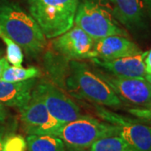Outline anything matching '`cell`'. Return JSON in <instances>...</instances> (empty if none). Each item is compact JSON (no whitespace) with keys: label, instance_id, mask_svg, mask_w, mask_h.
Segmentation results:
<instances>
[{"label":"cell","instance_id":"obj_15","mask_svg":"<svg viewBox=\"0 0 151 151\" xmlns=\"http://www.w3.org/2000/svg\"><path fill=\"white\" fill-rule=\"evenodd\" d=\"M45 66L48 75L56 86L67 92L70 81V60L60 55L57 53L47 52L44 56Z\"/></svg>","mask_w":151,"mask_h":151},{"label":"cell","instance_id":"obj_26","mask_svg":"<svg viewBox=\"0 0 151 151\" xmlns=\"http://www.w3.org/2000/svg\"><path fill=\"white\" fill-rule=\"evenodd\" d=\"M4 134H5L4 129L2 128V127H0V151H2V150H3L4 143V140H5Z\"/></svg>","mask_w":151,"mask_h":151},{"label":"cell","instance_id":"obj_2","mask_svg":"<svg viewBox=\"0 0 151 151\" xmlns=\"http://www.w3.org/2000/svg\"><path fill=\"white\" fill-rule=\"evenodd\" d=\"M29 14L46 39H54L74 25L80 0H25Z\"/></svg>","mask_w":151,"mask_h":151},{"label":"cell","instance_id":"obj_27","mask_svg":"<svg viewBox=\"0 0 151 151\" xmlns=\"http://www.w3.org/2000/svg\"><path fill=\"white\" fill-rule=\"evenodd\" d=\"M144 78H145L146 81H148V82L150 84V86H151V73H150V72H146V74Z\"/></svg>","mask_w":151,"mask_h":151},{"label":"cell","instance_id":"obj_28","mask_svg":"<svg viewBox=\"0 0 151 151\" xmlns=\"http://www.w3.org/2000/svg\"><path fill=\"white\" fill-rule=\"evenodd\" d=\"M3 56V52H2V50H0V57H2Z\"/></svg>","mask_w":151,"mask_h":151},{"label":"cell","instance_id":"obj_20","mask_svg":"<svg viewBox=\"0 0 151 151\" xmlns=\"http://www.w3.org/2000/svg\"><path fill=\"white\" fill-rule=\"evenodd\" d=\"M27 143L21 135H11L6 138L2 151H25Z\"/></svg>","mask_w":151,"mask_h":151},{"label":"cell","instance_id":"obj_22","mask_svg":"<svg viewBox=\"0 0 151 151\" xmlns=\"http://www.w3.org/2000/svg\"><path fill=\"white\" fill-rule=\"evenodd\" d=\"M9 63L8 62V60L6 59V57H0V76H2L3 72L5 70V69L7 67H9Z\"/></svg>","mask_w":151,"mask_h":151},{"label":"cell","instance_id":"obj_1","mask_svg":"<svg viewBox=\"0 0 151 151\" xmlns=\"http://www.w3.org/2000/svg\"><path fill=\"white\" fill-rule=\"evenodd\" d=\"M0 30L32 57L40 55L47 45L46 38L33 17L9 0L0 1Z\"/></svg>","mask_w":151,"mask_h":151},{"label":"cell","instance_id":"obj_14","mask_svg":"<svg viewBox=\"0 0 151 151\" xmlns=\"http://www.w3.org/2000/svg\"><path fill=\"white\" fill-rule=\"evenodd\" d=\"M36 82V78L19 82L0 80V103L19 110L30 100Z\"/></svg>","mask_w":151,"mask_h":151},{"label":"cell","instance_id":"obj_3","mask_svg":"<svg viewBox=\"0 0 151 151\" xmlns=\"http://www.w3.org/2000/svg\"><path fill=\"white\" fill-rule=\"evenodd\" d=\"M74 24L95 40L112 35H129L113 17L109 0H80Z\"/></svg>","mask_w":151,"mask_h":151},{"label":"cell","instance_id":"obj_25","mask_svg":"<svg viewBox=\"0 0 151 151\" xmlns=\"http://www.w3.org/2000/svg\"><path fill=\"white\" fill-rule=\"evenodd\" d=\"M7 118V112L3 104L0 103V122H4Z\"/></svg>","mask_w":151,"mask_h":151},{"label":"cell","instance_id":"obj_12","mask_svg":"<svg viewBox=\"0 0 151 151\" xmlns=\"http://www.w3.org/2000/svg\"><path fill=\"white\" fill-rule=\"evenodd\" d=\"M147 51L119 59L101 60L92 58L94 65L110 75L124 78H144L146 74L145 57Z\"/></svg>","mask_w":151,"mask_h":151},{"label":"cell","instance_id":"obj_21","mask_svg":"<svg viewBox=\"0 0 151 151\" xmlns=\"http://www.w3.org/2000/svg\"><path fill=\"white\" fill-rule=\"evenodd\" d=\"M127 112L140 121L151 124V103L144 107L128 108Z\"/></svg>","mask_w":151,"mask_h":151},{"label":"cell","instance_id":"obj_24","mask_svg":"<svg viewBox=\"0 0 151 151\" xmlns=\"http://www.w3.org/2000/svg\"><path fill=\"white\" fill-rule=\"evenodd\" d=\"M142 2L145 6L146 14L151 20V0H142Z\"/></svg>","mask_w":151,"mask_h":151},{"label":"cell","instance_id":"obj_19","mask_svg":"<svg viewBox=\"0 0 151 151\" xmlns=\"http://www.w3.org/2000/svg\"><path fill=\"white\" fill-rule=\"evenodd\" d=\"M0 39L6 46V59L8 62L14 66H22L24 61V54L21 47L10 38L5 35L0 30Z\"/></svg>","mask_w":151,"mask_h":151},{"label":"cell","instance_id":"obj_6","mask_svg":"<svg viewBox=\"0 0 151 151\" xmlns=\"http://www.w3.org/2000/svg\"><path fill=\"white\" fill-rule=\"evenodd\" d=\"M97 116L118 129V135L134 151H151V127L112 112L103 106L93 104Z\"/></svg>","mask_w":151,"mask_h":151},{"label":"cell","instance_id":"obj_18","mask_svg":"<svg viewBox=\"0 0 151 151\" xmlns=\"http://www.w3.org/2000/svg\"><path fill=\"white\" fill-rule=\"evenodd\" d=\"M90 151H134L119 135L105 137L96 140L90 147Z\"/></svg>","mask_w":151,"mask_h":151},{"label":"cell","instance_id":"obj_5","mask_svg":"<svg viewBox=\"0 0 151 151\" xmlns=\"http://www.w3.org/2000/svg\"><path fill=\"white\" fill-rule=\"evenodd\" d=\"M118 135V129L113 124L88 115L63 124L57 137L61 139L68 149L82 151L90 148L97 139Z\"/></svg>","mask_w":151,"mask_h":151},{"label":"cell","instance_id":"obj_10","mask_svg":"<svg viewBox=\"0 0 151 151\" xmlns=\"http://www.w3.org/2000/svg\"><path fill=\"white\" fill-rule=\"evenodd\" d=\"M96 71L123 103L135 107H144L151 103V86L145 78H124L110 75L102 70Z\"/></svg>","mask_w":151,"mask_h":151},{"label":"cell","instance_id":"obj_17","mask_svg":"<svg viewBox=\"0 0 151 151\" xmlns=\"http://www.w3.org/2000/svg\"><path fill=\"white\" fill-rule=\"evenodd\" d=\"M40 76V70L35 66L24 68L22 66L9 65V67L6 68L0 76V80L8 82H19L33 78H37Z\"/></svg>","mask_w":151,"mask_h":151},{"label":"cell","instance_id":"obj_11","mask_svg":"<svg viewBox=\"0 0 151 151\" xmlns=\"http://www.w3.org/2000/svg\"><path fill=\"white\" fill-rule=\"evenodd\" d=\"M113 17L135 36H146L150 33L148 15L142 0H109Z\"/></svg>","mask_w":151,"mask_h":151},{"label":"cell","instance_id":"obj_4","mask_svg":"<svg viewBox=\"0 0 151 151\" xmlns=\"http://www.w3.org/2000/svg\"><path fill=\"white\" fill-rule=\"evenodd\" d=\"M70 72L74 86V97L85 98L93 104L108 108H120L124 103L108 84L81 60L69 61Z\"/></svg>","mask_w":151,"mask_h":151},{"label":"cell","instance_id":"obj_7","mask_svg":"<svg viewBox=\"0 0 151 151\" xmlns=\"http://www.w3.org/2000/svg\"><path fill=\"white\" fill-rule=\"evenodd\" d=\"M35 92L48 109L49 113L60 124H65L81 118V108L60 88L47 80L36 82Z\"/></svg>","mask_w":151,"mask_h":151},{"label":"cell","instance_id":"obj_9","mask_svg":"<svg viewBox=\"0 0 151 151\" xmlns=\"http://www.w3.org/2000/svg\"><path fill=\"white\" fill-rule=\"evenodd\" d=\"M94 43L95 40L74 24L69 30L54 38L52 48L66 59L81 60L95 57Z\"/></svg>","mask_w":151,"mask_h":151},{"label":"cell","instance_id":"obj_8","mask_svg":"<svg viewBox=\"0 0 151 151\" xmlns=\"http://www.w3.org/2000/svg\"><path fill=\"white\" fill-rule=\"evenodd\" d=\"M19 113L25 132L29 135L57 136L63 125L51 116L43 102L34 92L29 103L19 109Z\"/></svg>","mask_w":151,"mask_h":151},{"label":"cell","instance_id":"obj_16","mask_svg":"<svg viewBox=\"0 0 151 151\" xmlns=\"http://www.w3.org/2000/svg\"><path fill=\"white\" fill-rule=\"evenodd\" d=\"M29 151H65L61 139L54 135H29L26 139Z\"/></svg>","mask_w":151,"mask_h":151},{"label":"cell","instance_id":"obj_13","mask_svg":"<svg viewBox=\"0 0 151 151\" xmlns=\"http://www.w3.org/2000/svg\"><path fill=\"white\" fill-rule=\"evenodd\" d=\"M142 52L137 44L128 37L122 35H112L95 40V57L101 60L119 59L131 56Z\"/></svg>","mask_w":151,"mask_h":151},{"label":"cell","instance_id":"obj_23","mask_svg":"<svg viewBox=\"0 0 151 151\" xmlns=\"http://www.w3.org/2000/svg\"><path fill=\"white\" fill-rule=\"evenodd\" d=\"M145 65L146 72L151 73V50L147 51V55L145 57Z\"/></svg>","mask_w":151,"mask_h":151}]
</instances>
